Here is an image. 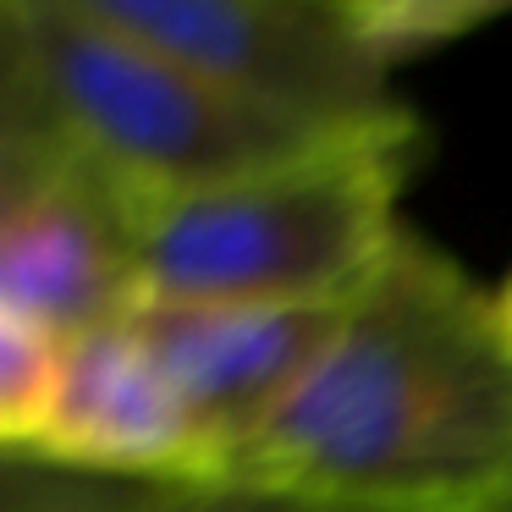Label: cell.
I'll return each instance as SVG.
<instances>
[{
  "instance_id": "obj_1",
  "label": "cell",
  "mask_w": 512,
  "mask_h": 512,
  "mask_svg": "<svg viewBox=\"0 0 512 512\" xmlns=\"http://www.w3.org/2000/svg\"><path fill=\"white\" fill-rule=\"evenodd\" d=\"M221 485L325 512H512V342L496 292L408 226L309 380L226 457Z\"/></svg>"
},
{
  "instance_id": "obj_2",
  "label": "cell",
  "mask_w": 512,
  "mask_h": 512,
  "mask_svg": "<svg viewBox=\"0 0 512 512\" xmlns=\"http://www.w3.org/2000/svg\"><path fill=\"white\" fill-rule=\"evenodd\" d=\"M419 116L353 127L281 166L138 204V303L342 309L402 243Z\"/></svg>"
},
{
  "instance_id": "obj_3",
  "label": "cell",
  "mask_w": 512,
  "mask_h": 512,
  "mask_svg": "<svg viewBox=\"0 0 512 512\" xmlns=\"http://www.w3.org/2000/svg\"><path fill=\"white\" fill-rule=\"evenodd\" d=\"M0 122L39 127L144 199L248 177L353 133L237 100L61 0H0Z\"/></svg>"
},
{
  "instance_id": "obj_4",
  "label": "cell",
  "mask_w": 512,
  "mask_h": 512,
  "mask_svg": "<svg viewBox=\"0 0 512 512\" xmlns=\"http://www.w3.org/2000/svg\"><path fill=\"white\" fill-rule=\"evenodd\" d=\"M215 89L320 127L408 116L347 0H61Z\"/></svg>"
},
{
  "instance_id": "obj_5",
  "label": "cell",
  "mask_w": 512,
  "mask_h": 512,
  "mask_svg": "<svg viewBox=\"0 0 512 512\" xmlns=\"http://www.w3.org/2000/svg\"><path fill=\"white\" fill-rule=\"evenodd\" d=\"M127 182L23 122H0V320L72 342L138 309Z\"/></svg>"
},
{
  "instance_id": "obj_6",
  "label": "cell",
  "mask_w": 512,
  "mask_h": 512,
  "mask_svg": "<svg viewBox=\"0 0 512 512\" xmlns=\"http://www.w3.org/2000/svg\"><path fill=\"white\" fill-rule=\"evenodd\" d=\"M34 463L116 485H221V452L127 320L72 336Z\"/></svg>"
},
{
  "instance_id": "obj_7",
  "label": "cell",
  "mask_w": 512,
  "mask_h": 512,
  "mask_svg": "<svg viewBox=\"0 0 512 512\" xmlns=\"http://www.w3.org/2000/svg\"><path fill=\"white\" fill-rule=\"evenodd\" d=\"M347 309V303H342ZM342 309H287V303H138L127 314L193 419L226 457L309 380L331 347Z\"/></svg>"
},
{
  "instance_id": "obj_8",
  "label": "cell",
  "mask_w": 512,
  "mask_h": 512,
  "mask_svg": "<svg viewBox=\"0 0 512 512\" xmlns=\"http://www.w3.org/2000/svg\"><path fill=\"white\" fill-rule=\"evenodd\" d=\"M358 34L380 61L402 67L512 12V0H347Z\"/></svg>"
},
{
  "instance_id": "obj_9",
  "label": "cell",
  "mask_w": 512,
  "mask_h": 512,
  "mask_svg": "<svg viewBox=\"0 0 512 512\" xmlns=\"http://www.w3.org/2000/svg\"><path fill=\"white\" fill-rule=\"evenodd\" d=\"M67 342L23 320H0V452H28L56 408Z\"/></svg>"
},
{
  "instance_id": "obj_10",
  "label": "cell",
  "mask_w": 512,
  "mask_h": 512,
  "mask_svg": "<svg viewBox=\"0 0 512 512\" xmlns=\"http://www.w3.org/2000/svg\"><path fill=\"white\" fill-rule=\"evenodd\" d=\"M105 512H325L309 501L287 496H259V490H232V485H116Z\"/></svg>"
},
{
  "instance_id": "obj_11",
  "label": "cell",
  "mask_w": 512,
  "mask_h": 512,
  "mask_svg": "<svg viewBox=\"0 0 512 512\" xmlns=\"http://www.w3.org/2000/svg\"><path fill=\"white\" fill-rule=\"evenodd\" d=\"M496 320H501V331H507V342H512V270H507V281L496 287Z\"/></svg>"
}]
</instances>
